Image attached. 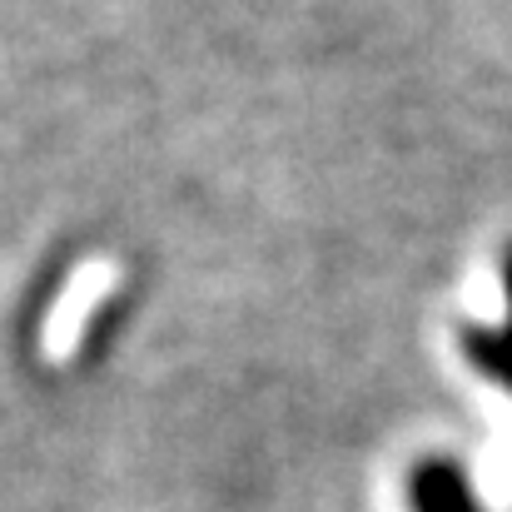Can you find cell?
Returning <instances> with one entry per match:
<instances>
[{
  "label": "cell",
  "mask_w": 512,
  "mask_h": 512,
  "mask_svg": "<svg viewBox=\"0 0 512 512\" xmlns=\"http://www.w3.org/2000/svg\"><path fill=\"white\" fill-rule=\"evenodd\" d=\"M413 508L418 512H478L468 488H463V473L453 463H428L418 468L413 478Z\"/></svg>",
  "instance_id": "obj_1"
},
{
  "label": "cell",
  "mask_w": 512,
  "mask_h": 512,
  "mask_svg": "<svg viewBox=\"0 0 512 512\" xmlns=\"http://www.w3.org/2000/svg\"><path fill=\"white\" fill-rule=\"evenodd\" d=\"M468 353L478 358V368H488V373H498V378L512 383V329L508 334H468Z\"/></svg>",
  "instance_id": "obj_2"
}]
</instances>
